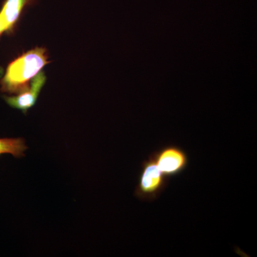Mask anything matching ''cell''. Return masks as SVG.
<instances>
[{
    "instance_id": "6da1fadb",
    "label": "cell",
    "mask_w": 257,
    "mask_h": 257,
    "mask_svg": "<svg viewBox=\"0 0 257 257\" xmlns=\"http://www.w3.org/2000/svg\"><path fill=\"white\" fill-rule=\"evenodd\" d=\"M47 50L37 47L25 52L8 65L1 80V90L20 94L29 87V82L48 64Z\"/></svg>"
},
{
    "instance_id": "7a4b0ae2",
    "label": "cell",
    "mask_w": 257,
    "mask_h": 257,
    "mask_svg": "<svg viewBox=\"0 0 257 257\" xmlns=\"http://www.w3.org/2000/svg\"><path fill=\"white\" fill-rule=\"evenodd\" d=\"M169 180L170 179L159 168L152 154L142 165L138 183L135 190V197L145 202L155 200L165 190Z\"/></svg>"
},
{
    "instance_id": "3957f363",
    "label": "cell",
    "mask_w": 257,
    "mask_h": 257,
    "mask_svg": "<svg viewBox=\"0 0 257 257\" xmlns=\"http://www.w3.org/2000/svg\"><path fill=\"white\" fill-rule=\"evenodd\" d=\"M152 155L159 168L168 179L180 175L188 165L187 152L176 145L162 147Z\"/></svg>"
},
{
    "instance_id": "277c9868",
    "label": "cell",
    "mask_w": 257,
    "mask_h": 257,
    "mask_svg": "<svg viewBox=\"0 0 257 257\" xmlns=\"http://www.w3.org/2000/svg\"><path fill=\"white\" fill-rule=\"evenodd\" d=\"M45 82L46 76L44 72H40L32 79L31 84L26 90L17 96H5V101L12 107L26 112L35 105Z\"/></svg>"
},
{
    "instance_id": "5b68a950",
    "label": "cell",
    "mask_w": 257,
    "mask_h": 257,
    "mask_svg": "<svg viewBox=\"0 0 257 257\" xmlns=\"http://www.w3.org/2000/svg\"><path fill=\"white\" fill-rule=\"evenodd\" d=\"M30 0H6L0 12L7 32L13 31L25 5Z\"/></svg>"
},
{
    "instance_id": "8992f818",
    "label": "cell",
    "mask_w": 257,
    "mask_h": 257,
    "mask_svg": "<svg viewBox=\"0 0 257 257\" xmlns=\"http://www.w3.org/2000/svg\"><path fill=\"white\" fill-rule=\"evenodd\" d=\"M27 150L28 147L23 139H0V155L10 154L15 157H23Z\"/></svg>"
},
{
    "instance_id": "52a82bcc",
    "label": "cell",
    "mask_w": 257,
    "mask_h": 257,
    "mask_svg": "<svg viewBox=\"0 0 257 257\" xmlns=\"http://www.w3.org/2000/svg\"><path fill=\"white\" fill-rule=\"evenodd\" d=\"M5 32H7L6 27H5L3 19H2L1 16H0V37L2 36V35H3Z\"/></svg>"
}]
</instances>
